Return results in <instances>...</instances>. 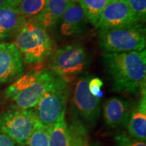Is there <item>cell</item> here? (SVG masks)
I'll use <instances>...</instances> for the list:
<instances>
[{"mask_svg": "<svg viewBox=\"0 0 146 146\" xmlns=\"http://www.w3.org/2000/svg\"><path fill=\"white\" fill-rule=\"evenodd\" d=\"M102 62L113 91L137 95L145 87V50L128 53H104Z\"/></svg>", "mask_w": 146, "mask_h": 146, "instance_id": "obj_1", "label": "cell"}, {"mask_svg": "<svg viewBox=\"0 0 146 146\" xmlns=\"http://www.w3.org/2000/svg\"><path fill=\"white\" fill-rule=\"evenodd\" d=\"M57 77L51 70H42L41 77L37 81L11 98L14 107L24 110L33 108Z\"/></svg>", "mask_w": 146, "mask_h": 146, "instance_id": "obj_10", "label": "cell"}, {"mask_svg": "<svg viewBox=\"0 0 146 146\" xmlns=\"http://www.w3.org/2000/svg\"><path fill=\"white\" fill-rule=\"evenodd\" d=\"M60 22V33L64 36H69L83 33L88 21L81 7L73 0Z\"/></svg>", "mask_w": 146, "mask_h": 146, "instance_id": "obj_12", "label": "cell"}, {"mask_svg": "<svg viewBox=\"0 0 146 146\" xmlns=\"http://www.w3.org/2000/svg\"><path fill=\"white\" fill-rule=\"evenodd\" d=\"M89 62V56L85 47L78 43H72L60 47L53 55L51 71L69 83L83 74Z\"/></svg>", "mask_w": 146, "mask_h": 146, "instance_id": "obj_5", "label": "cell"}, {"mask_svg": "<svg viewBox=\"0 0 146 146\" xmlns=\"http://www.w3.org/2000/svg\"><path fill=\"white\" fill-rule=\"evenodd\" d=\"M25 19L17 8H0V41L15 35Z\"/></svg>", "mask_w": 146, "mask_h": 146, "instance_id": "obj_15", "label": "cell"}, {"mask_svg": "<svg viewBox=\"0 0 146 146\" xmlns=\"http://www.w3.org/2000/svg\"><path fill=\"white\" fill-rule=\"evenodd\" d=\"M21 0H0V8H17Z\"/></svg>", "mask_w": 146, "mask_h": 146, "instance_id": "obj_25", "label": "cell"}, {"mask_svg": "<svg viewBox=\"0 0 146 146\" xmlns=\"http://www.w3.org/2000/svg\"><path fill=\"white\" fill-rule=\"evenodd\" d=\"M25 63L14 43H0V84L16 81L23 75Z\"/></svg>", "mask_w": 146, "mask_h": 146, "instance_id": "obj_9", "label": "cell"}, {"mask_svg": "<svg viewBox=\"0 0 146 146\" xmlns=\"http://www.w3.org/2000/svg\"><path fill=\"white\" fill-rule=\"evenodd\" d=\"M47 0H21L17 9L25 18H36L47 4Z\"/></svg>", "mask_w": 146, "mask_h": 146, "instance_id": "obj_18", "label": "cell"}, {"mask_svg": "<svg viewBox=\"0 0 146 146\" xmlns=\"http://www.w3.org/2000/svg\"><path fill=\"white\" fill-rule=\"evenodd\" d=\"M15 36L14 43L27 64H40L54 53L52 37L35 18L25 19Z\"/></svg>", "mask_w": 146, "mask_h": 146, "instance_id": "obj_2", "label": "cell"}, {"mask_svg": "<svg viewBox=\"0 0 146 146\" xmlns=\"http://www.w3.org/2000/svg\"><path fill=\"white\" fill-rule=\"evenodd\" d=\"M52 126L39 123L29 139L27 146H49V137Z\"/></svg>", "mask_w": 146, "mask_h": 146, "instance_id": "obj_20", "label": "cell"}, {"mask_svg": "<svg viewBox=\"0 0 146 146\" xmlns=\"http://www.w3.org/2000/svg\"><path fill=\"white\" fill-rule=\"evenodd\" d=\"M49 146H72V135L65 118L52 127L49 137Z\"/></svg>", "mask_w": 146, "mask_h": 146, "instance_id": "obj_16", "label": "cell"}, {"mask_svg": "<svg viewBox=\"0 0 146 146\" xmlns=\"http://www.w3.org/2000/svg\"><path fill=\"white\" fill-rule=\"evenodd\" d=\"M69 91L68 82L58 76L54 84L33 108L42 125L53 126L65 118Z\"/></svg>", "mask_w": 146, "mask_h": 146, "instance_id": "obj_4", "label": "cell"}, {"mask_svg": "<svg viewBox=\"0 0 146 146\" xmlns=\"http://www.w3.org/2000/svg\"><path fill=\"white\" fill-rule=\"evenodd\" d=\"M142 24L128 6L125 0H112L106 7L95 25L100 31Z\"/></svg>", "mask_w": 146, "mask_h": 146, "instance_id": "obj_8", "label": "cell"}, {"mask_svg": "<svg viewBox=\"0 0 146 146\" xmlns=\"http://www.w3.org/2000/svg\"><path fill=\"white\" fill-rule=\"evenodd\" d=\"M98 44L104 53H128L145 50L146 35L142 24L100 31Z\"/></svg>", "mask_w": 146, "mask_h": 146, "instance_id": "obj_3", "label": "cell"}, {"mask_svg": "<svg viewBox=\"0 0 146 146\" xmlns=\"http://www.w3.org/2000/svg\"><path fill=\"white\" fill-rule=\"evenodd\" d=\"M114 140L117 146H146L145 141L137 139L125 133L116 135Z\"/></svg>", "mask_w": 146, "mask_h": 146, "instance_id": "obj_22", "label": "cell"}, {"mask_svg": "<svg viewBox=\"0 0 146 146\" xmlns=\"http://www.w3.org/2000/svg\"><path fill=\"white\" fill-rule=\"evenodd\" d=\"M73 0H47L43 10L35 18L42 27L53 29L59 23L66 8Z\"/></svg>", "mask_w": 146, "mask_h": 146, "instance_id": "obj_14", "label": "cell"}, {"mask_svg": "<svg viewBox=\"0 0 146 146\" xmlns=\"http://www.w3.org/2000/svg\"><path fill=\"white\" fill-rule=\"evenodd\" d=\"M132 106L127 100L112 97L105 102L103 115L105 124L112 129L127 127Z\"/></svg>", "mask_w": 146, "mask_h": 146, "instance_id": "obj_11", "label": "cell"}, {"mask_svg": "<svg viewBox=\"0 0 146 146\" xmlns=\"http://www.w3.org/2000/svg\"><path fill=\"white\" fill-rule=\"evenodd\" d=\"M69 129L72 135V146H95L89 140L83 123L79 120H74L69 127Z\"/></svg>", "mask_w": 146, "mask_h": 146, "instance_id": "obj_19", "label": "cell"}, {"mask_svg": "<svg viewBox=\"0 0 146 146\" xmlns=\"http://www.w3.org/2000/svg\"><path fill=\"white\" fill-rule=\"evenodd\" d=\"M91 76L85 73L75 84L72 96V106L74 113L90 125H95L100 115L101 100L93 96L88 88Z\"/></svg>", "mask_w": 146, "mask_h": 146, "instance_id": "obj_7", "label": "cell"}, {"mask_svg": "<svg viewBox=\"0 0 146 146\" xmlns=\"http://www.w3.org/2000/svg\"><path fill=\"white\" fill-rule=\"evenodd\" d=\"M39 123L33 109L14 107L0 114V133L8 136L20 145L26 146Z\"/></svg>", "mask_w": 146, "mask_h": 146, "instance_id": "obj_6", "label": "cell"}, {"mask_svg": "<svg viewBox=\"0 0 146 146\" xmlns=\"http://www.w3.org/2000/svg\"><path fill=\"white\" fill-rule=\"evenodd\" d=\"M138 103L132 108L127 128L129 135L132 137L146 141V91L145 87L140 91Z\"/></svg>", "mask_w": 146, "mask_h": 146, "instance_id": "obj_13", "label": "cell"}, {"mask_svg": "<svg viewBox=\"0 0 146 146\" xmlns=\"http://www.w3.org/2000/svg\"><path fill=\"white\" fill-rule=\"evenodd\" d=\"M83 9L87 21L95 26L106 7L112 0H75Z\"/></svg>", "mask_w": 146, "mask_h": 146, "instance_id": "obj_17", "label": "cell"}, {"mask_svg": "<svg viewBox=\"0 0 146 146\" xmlns=\"http://www.w3.org/2000/svg\"><path fill=\"white\" fill-rule=\"evenodd\" d=\"M0 146H21L8 136L0 133Z\"/></svg>", "mask_w": 146, "mask_h": 146, "instance_id": "obj_24", "label": "cell"}, {"mask_svg": "<svg viewBox=\"0 0 146 146\" xmlns=\"http://www.w3.org/2000/svg\"><path fill=\"white\" fill-rule=\"evenodd\" d=\"M104 83L103 81L98 77H95L90 78L88 84V88L89 92L91 93L93 96L98 97L100 98V97L102 96V91L101 88L103 86Z\"/></svg>", "mask_w": 146, "mask_h": 146, "instance_id": "obj_23", "label": "cell"}, {"mask_svg": "<svg viewBox=\"0 0 146 146\" xmlns=\"http://www.w3.org/2000/svg\"><path fill=\"white\" fill-rule=\"evenodd\" d=\"M131 12L141 23L145 21L146 0H125Z\"/></svg>", "mask_w": 146, "mask_h": 146, "instance_id": "obj_21", "label": "cell"}]
</instances>
